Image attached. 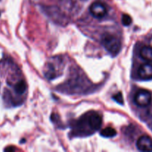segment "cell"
Returning a JSON list of instances; mask_svg holds the SVG:
<instances>
[{"label": "cell", "mask_w": 152, "mask_h": 152, "mask_svg": "<svg viewBox=\"0 0 152 152\" xmlns=\"http://www.w3.org/2000/svg\"><path fill=\"white\" fill-rule=\"evenodd\" d=\"M134 101L138 106H148L151 102V94L148 91L140 89L135 94Z\"/></svg>", "instance_id": "cell-2"}, {"label": "cell", "mask_w": 152, "mask_h": 152, "mask_svg": "<svg viewBox=\"0 0 152 152\" xmlns=\"http://www.w3.org/2000/svg\"><path fill=\"white\" fill-rule=\"evenodd\" d=\"M87 122L90 129L95 132L99 130L102 126V117L97 112H92L88 116Z\"/></svg>", "instance_id": "cell-4"}, {"label": "cell", "mask_w": 152, "mask_h": 152, "mask_svg": "<svg viewBox=\"0 0 152 152\" xmlns=\"http://www.w3.org/2000/svg\"><path fill=\"white\" fill-rule=\"evenodd\" d=\"M137 147L140 151H152V140L145 135L141 136L137 141Z\"/></svg>", "instance_id": "cell-5"}, {"label": "cell", "mask_w": 152, "mask_h": 152, "mask_svg": "<svg viewBox=\"0 0 152 152\" xmlns=\"http://www.w3.org/2000/svg\"><path fill=\"white\" fill-rule=\"evenodd\" d=\"M113 99H114L116 102H118L119 104H121V105H123V102H124V101H123V96L121 92H119L117 94L114 95V96H113Z\"/></svg>", "instance_id": "cell-11"}, {"label": "cell", "mask_w": 152, "mask_h": 152, "mask_svg": "<svg viewBox=\"0 0 152 152\" xmlns=\"http://www.w3.org/2000/svg\"><path fill=\"white\" fill-rule=\"evenodd\" d=\"M138 76L142 80L152 79V65L150 63L142 64L138 69Z\"/></svg>", "instance_id": "cell-6"}, {"label": "cell", "mask_w": 152, "mask_h": 152, "mask_svg": "<svg viewBox=\"0 0 152 152\" xmlns=\"http://www.w3.org/2000/svg\"><path fill=\"white\" fill-rule=\"evenodd\" d=\"M27 85L24 80H20L16 84L14 87L15 91L19 94H22L26 91Z\"/></svg>", "instance_id": "cell-9"}, {"label": "cell", "mask_w": 152, "mask_h": 152, "mask_svg": "<svg viewBox=\"0 0 152 152\" xmlns=\"http://www.w3.org/2000/svg\"><path fill=\"white\" fill-rule=\"evenodd\" d=\"M107 7L102 2L99 1H94L90 6V13L96 19H102L107 14Z\"/></svg>", "instance_id": "cell-3"}, {"label": "cell", "mask_w": 152, "mask_h": 152, "mask_svg": "<svg viewBox=\"0 0 152 152\" xmlns=\"http://www.w3.org/2000/svg\"><path fill=\"white\" fill-rule=\"evenodd\" d=\"M5 151H14L15 148H10V147H9V148H6Z\"/></svg>", "instance_id": "cell-12"}, {"label": "cell", "mask_w": 152, "mask_h": 152, "mask_svg": "<svg viewBox=\"0 0 152 152\" xmlns=\"http://www.w3.org/2000/svg\"><path fill=\"white\" fill-rule=\"evenodd\" d=\"M140 55L146 62H152V48L150 46H144L141 48Z\"/></svg>", "instance_id": "cell-7"}, {"label": "cell", "mask_w": 152, "mask_h": 152, "mask_svg": "<svg viewBox=\"0 0 152 152\" xmlns=\"http://www.w3.org/2000/svg\"><path fill=\"white\" fill-rule=\"evenodd\" d=\"M102 44L107 51L113 56H117L121 49V42L120 39L110 34H107L102 37Z\"/></svg>", "instance_id": "cell-1"}, {"label": "cell", "mask_w": 152, "mask_h": 152, "mask_svg": "<svg viewBox=\"0 0 152 152\" xmlns=\"http://www.w3.org/2000/svg\"><path fill=\"white\" fill-rule=\"evenodd\" d=\"M100 134L101 136L104 137H115L116 135H117V132H116L115 129H113V128L108 127L101 131Z\"/></svg>", "instance_id": "cell-8"}, {"label": "cell", "mask_w": 152, "mask_h": 152, "mask_svg": "<svg viewBox=\"0 0 152 152\" xmlns=\"http://www.w3.org/2000/svg\"><path fill=\"white\" fill-rule=\"evenodd\" d=\"M122 22L125 26H129L132 22V17L128 14H123L122 16Z\"/></svg>", "instance_id": "cell-10"}]
</instances>
